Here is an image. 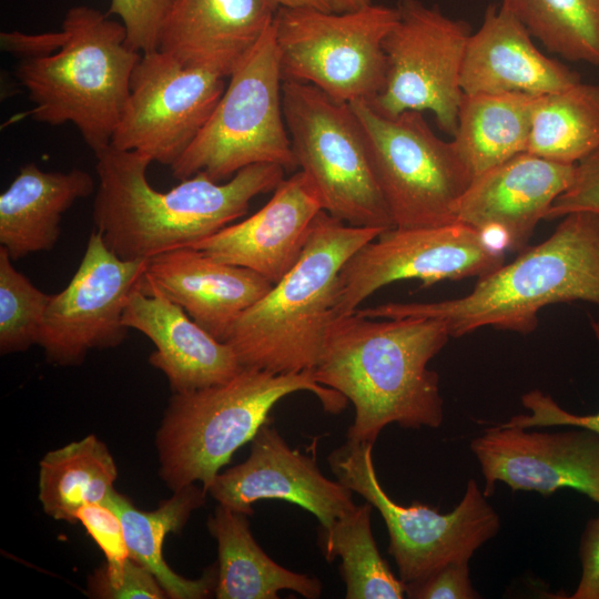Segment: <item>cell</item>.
<instances>
[{
    "label": "cell",
    "mask_w": 599,
    "mask_h": 599,
    "mask_svg": "<svg viewBox=\"0 0 599 599\" xmlns=\"http://www.w3.org/2000/svg\"><path fill=\"white\" fill-rule=\"evenodd\" d=\"M405 593L412 599H477L474 589L469 561L444 566L422 581L405 585Z\"/></svg>",
    "instance_id": "cell-38"
},
{
    "label": "cell",
    "mask_w": 599,
    "mask_h": 599,
    "mask_svg": "<svg viewBox=\"0 0 599 599\" xmlns=\"http://www.w3.org/2000/svg\"><path fill=\"white\" fill-rule=\"evenodd\" d=\"M85 593L93 599L169 598L155 576L131 557L119 572L109 571L104 564L94 569L88 577Z\"/></svg>",
    "instance_id": "cell-33"
},
{
    "label": "cell",
    "mask_w": 599,
    "mask_h": 599,
    "mask_svg": "<svg viewBox=\"0 0 599 599\" xmlns=\"http://www.w3.org/2000/svg\"><path fill=\"white\" fill-rule=\"evenodd\" d=\"M383 231L319 211L295 265L234 324L226 343L241 365L277 374L314 369L336 317L339 272Z\"/></svg>",
    "instance_id": "cell-4"
},
{
    "label": "cell",
    "mask_w": 599,
    "mask_h": 599,
    "mask_svg": "<svg viewBox=\"0 0 599 599\" xmlns=\"http://www.w3.org/2000/svg\"><path fill=\"white\" fill-rule=\"evenodd\" d=\"M207 496L202 486L192 484L173 491L151 511L138 509L130 498L115 489L103 502L120 517L130 557L155 576L171 599H204L215 593L216 565L209 567L200 578L189 579L171 569L163 556L165 537L181 531Z\"/></svg>",
    "instance_id": "cell-26"
},
{
    "label": "cell",
    "mask_w": 599,
    "mask_h": 599,
    "mask_svg": "<svg viewBox=\"0 0 599 599\" xmlns=\"http://www.w3.org/2000/svg\"><path fill=\"white\" fill-rule=\"evenodd\" d=\"M551 53L599 67V0H502Z\"/></svg>",
    "instance_id": "cell-31"
},
{
    "label": "cell",
    "mask_w": 599,
    "mask_h": 599,
    "mask_svg": "<svg viewBox=\"0 0 599 599\" xmlns=\"http://www.w3.org/2000/svg\"><path fill=\"white\" fill-rule=\"evenodd\" d=\"M88 6L68 10L58 48L23 58L17 78L38 122L72 123L95 153L106 149L123 112L142 53L126 44L122 22Z\"/></svg>",
    "instance_id": "cell-6"
},
{
    "label": "cell",
    "mask_w": 599,
    "mask_h": 599,
    "mask_svg": "<svg viewBox=\"0 0 599 599\" xmlns=\"http://www.w3.org/2000/svg\"><path fill=\"white\" fill-rule=\"evenodd\" d=\"M282 104L297 165L316 186L323 210L353 226L393 229L365 133L349 104L296 81H283Z\"/></svg>",
    "instance_id": "cell-9"
},
{
    "label": "cell",
    "mask_w": 599,
    "mask_h": 599,
    "mask_svg": "<svg viewBox=\"0 0 599 599\" xmlns=\"http://www.w3.org/2000/svg\"><path fill=\"white\" fill-rule=\"evenodd\" d=\"M537 432L501 424L487 427L469 447L489 497L498 481L544 497L572 489L599 505V434L588 428Z\"/></svg>",
    "instance_id": "cell-16"
},
{
    "label": "cell",
    "mask_w": 599,
    "mask_h": 599,
    "mask_svg": "<svg viewBox=\"0 0 599 599\" xmlns=\"http://www.w3.org/2000/svg\"><path fill=\"white\" fill-rule=\"evenodd\" d=\"M504 260V250L460 222L388 229L344 264L337 281L335 314L354 313L368 296L394 282L416 278L432 285L481 277L502 265Z\"/></svg>",
    "instance_id": "cell-13"
},
{
    "label": "cell",
    "mask_w": 599,
    "mask_h": 599,
    "mask_svg": "<svg viewBox=\"0 0 599 599\" xmlns=\"http://www.w3.org/2000/svg\"><path fill=\"white\" fill-rule=\"evenodd\" d=\"M278 8H313L331 11L326 0H270Z\"/></svg>",
    "instance_id": "cell-40"
},
{
    "label": "cell",
    "mask_w": 599,
    "mask_h": 599,
    "mask_svg": "<svg viewBox=\"0 0 599 599\" xmlns=\"http://www.w3.org/2000/svg\"><path fill=\"white\" fill-rule=\"evenodd\" d=\"M122 323L153 343L149 363L165 375L172 393L224 383L243 368L231 345L213 337L177 304L139 285L128 298Z\"/></svg>",
    "instance_id": "cell-23"
},
{
    "label": "cell",
    "mask_w": 599,
    "mask_h": 599,
    "mask_svg": "<svg viewBox=\"0 0 599 599\" xmlns=\"http://www.w3.org/2000/svg\"><path fill=\"white\" fill-rule=\"evenodd\" d=\"M250 443L248 457L210 485L207 494L217 504L252 516L258 500H285L312 512L322 527L356 506L349 488L326 478L314 458L291 448L268 422Z\"/></svg>",
    "instance_id": "cell-17"
},
{
    "label": "cell",
    "mask_w": 599,
    "mask_h": 599,
    "mask_svg": "<svg viewBox=\"0 0 599 599\" xmlns=\"http://www.w3.org/2000/svg\"><path fill=\"white\" fill-rule=\"evenodd\" d=\"M75 519L103 552L108 570H123L130 554L118 514L105 504H90L77 511Z\"/></svg>",
    "instance_id": "cell-35"
},
{
    "label": "cell",
    "mask_w": 599,
    "mask_h": 599,
    "mask_svg": "<svg viewBox=\"0 0 599 599\" xmlns=\"http://www.w3.org/2000/svg\"><path fill=\"white\" fill-rule=\"evenodd\" d=\"M95 158L94 230L123 260H149L213 235L244 216L252 199L274 191L285 172L260 163L226 182L197 173L161 192L148 180L146 156L110 145Z\"/></svg>",
    "instance_id": "cell-2"
},
{
    "label": "cell",
    "mask_w": 599,
    "mask_h": 599,
    "mask_svg": "<svg viewBox=\"0 0 599 599\" xmlns=\"http://www.w3.org/2000/svg\"><path fill=\"white\" fill-rule=\"evenodd\" d=\"M573 172L575 165L519 153L473 179L457 205V222L501 250L520 252Z\"/></svg>",
    "instance_id": "cell-18"
},
{
    "label": "cell",
    "mask_w": 599,
    "mask_h": 599,
    "mask_svg": "<svg viewBox=\"0 0 599 599\" xmlns=\"http://www.w3.org/2000/svg\"><path fill=\"white\" fill-rule=\"evenodd\" d=\"M272 286L252 270L214 260L193 247L149 258L139 283L144 293H158L181 306L224 343L238 317Z\"/></svg>",
    "instance_id": "cell-20"
},
{
    "label": "cell",
    "mask_w": 599,
    "mask_h": 599,
    "mask_svg": "<svg viewBox=\"0 0 599 599\" xmlns=\"http://www.w3.org/2000/svg\"><path fill=\"white\" fill-rule=\"evenodd\" d=\"M450 338L443 321L405 316H336L313 373L355 408L348 440L373 444L383 428H438L444 422L439 376L427 367Z\"/></svg>",
    "instance_id": "cell-1"
},
{
    "label": "cell",
    "mask_w": 599,
    "mask_h": 599,
    "mask_svg": "<svg viewBox=\"0 0 599 599\" xmlns=\"http://www.w3.org/2000/svg\"><path fill=\"white\" fill-rule=\"evenodd\" d=\"M282 85L273 21L230 75L196 139L170 166L172 175L184 180L204 173L222 182L253 164L298 167L283 114Z\"/></svg>",
    "instance_id": "cell-7"
},
{
    "label": "cell",
    "mask_w": 599,
    "mask_h": 599,
    "mask_svg": "<svg viewBox=\"0 0 599 599\" xmlns=\"http://www.w3.org/2000/svg\"><path fill=\"white\" fill-rule=\"evenodd\" d=\"M116 478L113 455L98 436L90 434L41 458L38 498L49 517L74 524L81 507L105 501Z\"/></svg>",
    "instance_id": "cell-28"
},
{
    "label": "cell",
    "mask_w": 599,
    "mask_h": 599,
    "mask_svg": "<svg viewBox=\"0 0 599 599\" xmlns=\"http://www.w3.org/2000/svg\"><path fill=\"white\" fill-rule=\"evenodd\" d=\"M599 145V84L581 81L535 99L527 152L576 165Z\"/></svg>",
    "instance_id": "cell-29"
},
{
    "label": "cell",
    "mask_w": 599,
    "mask_h": 599,
    "mask_svg": "<svg viewBox=\"0 0 599 599\" xmlns=\"http://www.w3.org/2000/svg\"><path fill=\"white\" fill-rule=\"evenodd\" d=\"M577 301L599 306V215L589 212L562 216L550 236L478 277L467 295L436 302H389L355 313L376 319L436 318L446 324L450 337L481 327L527 335L536 329L544 307Z\"/></svg>",
    "instance_id": "cell-3"
},
{
    "label": "cell",
    "mask_w": 599,
    "mask_h": 599,
    "mask_svg": "<svg viewBox=\"0 0 599 599\" xmlns=\"http://www.w3.org/2000/svg\"><path fill=\"white\" fill-rule=\"evenodd\" d=\"M535 99L524 93L463 94L453 141L474 177L527 152Z\"/></svg>",
    "instance_id": "cell-27"
},
{
    "label": "cell",
    "mask_w": 599,
    "mask_h": 599,
    "mask_svg": "<svg viewBox=\"0 0 599 599\" xmlns=\"http://www.w3.org/2000/svg\"><path fill=\"white\" fill-rule=\"evenodd\" d=\"M396 9L397 21L383 40L385 87L369 104L386 116L408 110L429 111L438 128L454 135L471 27L419 0H398Z\"/></svg>",
    "instance_id": "cell-12"
},
{
    "label": "cell",
    "mask_w": 599,
    "mask_h": 599,
    "mask_svg": "<svg viewBox=\"0 0 599 599\" xmlns=\"http://www.w3.org/2000/svg\"><path fill=\"white\" fill-rule=\"evenodd\" d=\"M225 90L224 79L169 54L142 53L111 146L171 166L196 139Z\"/></svg>",
    "instance_id": "cell-14"
},
{
    "label": "cell",
    "mask_w": 599,
    "mask_h": 599,
    "mask_svg": "<svg viewBox=\"0 0 599 599\" xmlns=\"http://www.w3.org/2000/svg\"><path fill=\"white\" fill-rule=\"evenodd\" d=\"M322 210L316 186L300 170L284 177L270 201L253 215L189 247L223 263L252 270L275 284L298 261L313 220Z\"/></svg>",
    "instance_id": "cell-19"
},
{
    "label": "cell",
    "mask_w": 599,
    "mask_h": 599,
    "mask_svg": "<svg viewBox=\"0 0 599 599\" xmlns=\"http://www.w3.org/2000/svg\"><path fill=\"white\" fill-rule=\"evenodd\" d=\"M581 576L569 599H599V514L587 521L579 544Z\"/></svg>",
    "instance_id": "cell-39"
},
{
    "label": "cell",
    "mask_w": 599,
    "mask_h": 599,
    "mask_svg": "<svg viewBox=\"0 0 599 599\" xmlns=\"http://www.w3.org/2000/svg\"><path fill=\"white\" fill-rule=\"evenodd\" d=\"M0 246V354L28 351L38 343L52 294L39 290Z\"/></svg>",
    "instance_id": "cell-32"
},
{
    "label": "cell",
    "mask_w": 599,
    "mask_h": 599,
    "mask_svg": "<svg viewBox=\"0 0 599 599\" xmlns=\"http://www.w3.org/2000/svg\"><path fill=\"white\" fill-rule=\"evenodd\" d=\"M373 506L365 502L319 530V545L327 561L341 558L339 571L346 599H402L405 583L380 556L372 531Z\"/></svg>",
    "instance_id": "cell-30"
},
{
    "label": "cell",
    "mask_w": 599,
    "mask_h": 599,
    "mask_svg": "<svg viewBox=\"0 0 599 599\" xmlns=\"http://www.w3.org/2000/svg\"><path fill=\"white\" fill-rule=\"evenodd\" d=\"M396 7L369 4L343 13L278 8L275 42L283 81L312 84L337 102L372 103L386 81L383 40Z\"/></svg>",
    "instance_id": "cell-11"
},
{
    "label": "cell",
    "mask_w": 599,
    "mask_h": 599,
    "mask_svg": "<svg viewBox=\"0 0 599 599\" xmlns=\"http://www.w3.org/2000/svg\"><path fill=\"white\" fill-rule=\"evenodd\" d=\"M590 327L599 344V318H589ZM524 407L529 414L511 416L506 425L522 428L548 426H575L588 428L599 434V412L593 415L572 414L559 406L550 395L535 389L521 396Z\"/></svg>",
    "instance_id": "cell-36"
},
{
    "label": "cell",
    "mask_w": 599,
    "mask_h": 599,
    "mask_svg": "<svg viewBox=\"0 0 599 599\" xmlns=\"http://www.w3.org/2000/svg\"><path fill=\"white\" fill-rule=\"evenodd\" d=\"M349 106L365 133L374 174L394 227L457 222V205L474 176L454 141L439 139L419 111L386 116L368 102Z\"/></svg>",
    "instance_id": "cell-10"
},
{
    "label": "cell",
    "mask_w": 599,
    "mask_h": 599,
    "mask_svg": "<svg viewBox=\"0 0 599 599\" xmlns=\"http://www.w3.org/2000/svg\"><path fill=\"white\" fill-rule=\"evenodd\" d=\"M573 212L599 215V145L575 165L570 185L555 200L545 220L561 219Z\"/></svg>",
    "instance_id": "cell-37"
},
{
    "label": "cell",
    "mask_w": 599,
    "mask_h": 599,
    "mask_svg": "<svg viewBox=\"0 0 599 599\" xmlns=\"http://www.w3.org/2000/svg\"><path fill=\"white\" fill-rule=\"evenodd\" d=\"M332 12L356 11L372 4V0H326Z\"/></svg>",
    "instance_id": "cell-41"
},
{
    "label": "cell",
    "mask_w": 599,
    "mask_h": 599,
    "mask_svg": "<svg viewBox=\"0 0 599 599\" xmlns=\"http://www.w3.org/2000/svg\"><path fill=\"white\" fill-rule=\"evenodd\" d=\"M93 190L92 176L81 169L60 172L43 171L32 162L22 165L0 195V246L13 261L52 250L63 214Z\"/></svg>",
    "instance_id": "cell-24"
},
{
    "label": "cell",
    "mask_w": 599,
    "mask_h": 599,
    "mask_svg": "<svg viewBox=\"0 0 599 599\" xmlns=\"http://www.w3.org/2000/svg\"><path fill=\"white\" fill-rule=\"evenodd\" d=\"M270 0H174L158 50L184 67L230 78L273 23Z\"/></svg>",
    "instance_id": "cell-21"
},
{
    "label": "cell",
    "mask_w": 599,
    "mask_h": 599,
    "mask_svg": "<svg viewBox=\"0 0 599 599\" xmlns=\"http://www.w3.org/2000/svg\"><path fill=\"white\" fill-rule=\"evenodd\" d=\"M146 264L119 257L93 230L78 270L47 307L37 343L47 362L77 366L92 349L121 345L129 329L123 311Z\"/></svg>",
    "instance_id": "cell-15"
},
{
    "label": "cell",
    "mask_w": 599,
    "mask_h": 599,
    "mask_svg": "<svg viewBox=\"0 0 599 599\" xmlns=\"http://www.w3.org/2000/svg\"><path fill=\"white\" fill-rule=\"evenodd\" d=\"M580 75L545 55L527 28L501 4L487 7L468 39L460 72L464 93L542 95L580 82Z\"/></svg>",
    "instance_id": "cell-22"
},
{
    "label": "cell",
    "mask_w": 599,
    "mask_h": 599,
    "mask_svg": "<svg viewBox=\"0 0 599 599\" xmlns=\"http://www.w3.org/2000/svg\"><path fill=\"white\" fill-rule=\"evenodd\" d=\"M372 450L373 444L347 439L327 460L338 481L379 511L388 530V552L405 585L422 581L446 565L469 561L498 534L499 515L474 478L449 512L417 501L403 506L382 487Z\"/></svg>",
    "instance_id": "cell-8"
},
{
    "label": "cell",
    "mask_w": 599,
    "mask_h": 599,
    "mask_svg": "<svg viewBox=\"0 0 599 599\" xmlns=\"http://www.w3.org/2000/svg\"><path fill=\"white\" fill-rule=\"evenodd\" d=\"M301 390L313 393L333 414L347 403L318 384L313 369L277 374L243 367L224 383L173 393L155 433L161 479L172 491L201 483L207 493L233 454L268 422L276 403Z\"/></svg>",
    "instance_id": "cell-5"
},
{
    "label": "cell",
    "mask_w": 599,
    "mask_h": 599,
    "mask_svg": "<svg viewBox=\"0 0 599 599\" xmlns=\"http://www.w3.org/2000/svg\"><path fill=\"white\" fill-rule=\"evenodd\" d=\"M248 515L217 505L207 518L209 532L217 544V599H277L292 590L304 598L322 593L318 578L286 569L270 558L250 529Z\"/></svg>",
    "instance_id": "cell-25"
},
{
    "label": "cell",
    "mask_w": 599,
    "mask_h": 599,
    "mask_svg": "<svg viewBox=\"0 0 599 599\" xmlns=\"http://www.w3.org/2000/svg\"><path fill=\"white\" fill-rule=\"evenodd\" d=\"M174 0H111L108 14H116L126 30V44L140 53L158 50L162 23Z\"/></svg>",
    "instance_id": "cell-34"
}]
</instances>
